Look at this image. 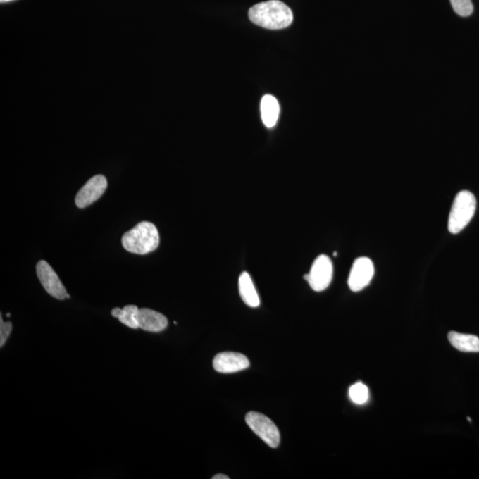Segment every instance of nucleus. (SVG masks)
I'll return each mask as SVG.
<instances>
[{"label": "nucleus", "instance_id": "0eeeda50", "mask_svg": "<svg viewBox=\"0 0 479 479\" xmlns=\"http://www.w3.org/2000/svg\"><path fill=\"white\" fill-rule=\"evenodd\" d=\"M375 275L374 263L371 259L362 256L355 260L349 275L348 285L352 292H358L371 283Z\"/></svg>", "mask_w": 479, "mask_h": 479}, {"label": "nucleus", "instance_id": "9b49d317", "mask_svg": "<svg viewBox=\"0 0 479 479\" xmlns=\"http://www.w3.org/2000/svg\"><path fill=\"white\" fill-rule=\"evenodd\" d=\"M239 292L242 301L248 306L253 308L259 306V294L247 272L242 273L239 277Z\"/></svg>", "mask_w": 479, "mask_h": 479}, {"label": "nucleus", "instance_id": "f03ea898", "mask_svg": "<svg viewBox=\"0 0 479 479\" xmlns=\"http://www.w3.org/2000/svg\"><path fill=\"white\" fill-rule=\"evenodd\" d=\"M159 244L158 230L155 225L147 221L140 222L122 238V244L126 251L139 255L156 251Z\"/></svg>", "mask_w": 479, "mask_h": 479}, {"label": "nucleus", "instance_id": "f257e3e1", "mask_svg": "<svg viewBox=\"0 0 479 479\" xmlns=\"http://www.w3.org/2000/svg\"><path fill=\"white\" fill-rule=\"evenodd\" d=\"M249 18L256 25L268 30H282L293 22V13L289 6L279 0L259 3L249 11Z\"/></svg>", "mask_w": 479, "mask_h": 479}, {"label": "nucleus", "instance_id": "6ab92c4d", "mask_svg": "<svg viewBox=\"0 0 479 479\" xmlns=\"http://www.w3.org/2000/svg\"><path fill=\"white\" fill-rule=\"evenodd\" d=\"M9 1H13V0H0V2H1V3H6V2H9Z\"/></svg>", "mask_w": 479, "mask_h": 479}, {"label": "nucleus", "instance_id": "39448f33", "mask_svg": "<svg viewBox=\"0 0 479 479\" xmlns=\"http://www.w3.org/2000/svg\"><path fill=\"white\" fill-rule=\"evenodd\" d=\"M333 278V263L326 255H321L314 260L308 275L304 276L314 292H320L326 290Z\"/></svg>", "mask_w": 479, "mask_h": 479}, {"label": "nucleus", "instance_id": "1a4fd4ad", "mask_svg": "<svg viewBox=\"0 0 479 479\" xmlns=\"http://www.w3.org/2000/svg\"><path fill=\"white\" fill-rule=\"evenodd\" d=\"M249 367V361L245 355L239 352H225L215 356L213 368L223 374H231Z\"/></svg>", "mask_w": 479, "mask_h": 479}, {"label": "nucleus", "instance_id": "423d86ee", "mask_svg": "<svg viewBox=\"0 0 479 479\" xmlns=\"http://www.w3.org/2000/svg\"><path fill=\"white\" fill-rule=\"evenodd\" d=\"M37 275L46 292L54 299H70L66 289L49 263L41 260L37 265Z\"/></svg>", "mask_w": 479, "mask_h": 479}, {"label": "nucleus", "instance_id": "2eb2a0df", "mask_svg": "<svg viewBox=\"0 0 479 479\" xmlns=\"http://www.w3.org/2000/svg\"><path fill=\"white\" fill-rule=\"evenodd\" d=\"M349 396H350L352 402L362 405L368 402L369 392L367 386L362 382H357L351 386L349 390Z\"/></svg>", "mask_w": 479, "mask_h": 479}, {"label": "nucleus", "instance_id": "ddd939ff", "mask_svg": "<svg viewBox=\"0 0 479 479\" xmlns=\"http://www.w3.org/2000/svg\"><path fill=\"white\" fill-rule=\"evenodd\" d=\"M452 347L463 352H479V338L473 335L458 333L451 331L448 334Z\"/></svg>", "mask_w": 479, "mask_h": 479}, {"label": "nucleus", "instance_id": "f8f14e48", "mask_svg": "<svg viewBox=\"0 0 479 479\" xmlns=\"http://www.w3.org/2000/svg\"><path fill=\"white\" fill-rule=\"evenodd\" d=\"M261 116L263 125L268 128H272L276 125L280 114V105L278 101L273 95L263 96L261 105Z\"/></svg>", "mask_w": 479, "mask_h": 479}, {"label": "nucleus", "instance_id": "f3484780", "mask_svg": "<svg viewBox=\"0 0 479 479\" xmlns=\"http://www.w3.org/2000/svg\"><path fill=\"white\" fill-rule=\"evenodd\" d=\"M12 328V323H9V321L5 323L1 316L0 318V347H4L10 334H11Z\"/></svg>", "mask_w": 479, "mask_h": 479}, {"label": "nucleus", "instance_id": "6e6552de", "mask_svg": "<svg viewBox=\"0 0 479 479\" xmlns=\"http://www.w3.org/2000/svg\"><path fill=\"white\" fill-rule=\"evenodd\" d=\"M108 181L104 175H96L89 180L76 197L78 208H85L100 199L107 189Z\"/></svg>", "mask_w": 479, "mask_h": 479}, {"label": "nucleus", "instance_id": "7ed1b4c3", "mask_svg": "<svg viewBox=\"0 0 479 479\" xmlns=\"http://www.w3.org/2000/svg\"><path fill=\"white\" fill-rule=\"evenodd\" d=\"M477 209V200L470 191H461L455 197L448 218V230L458 234L470 223Z\"/></svg>", "mask_w": 479, "mask_h": 479}, {"label": "nucleus", "instance_id": "20e7f679", "mask_svg": "<svg viewBox=\"0 0 479 479\" xmlns=\"http://www.w3.org/2000/svg\"><path fill=\"white\" fill-rule=\"evenodd\" d=\"M246 423L253 433L270 447H278L280 435L278 428L268 416L258 412H249L245 417Z\"/></svg>", "mask_w": 479, "mask_h": 479}, {"label": "nucleus", "instance_id": "dca6fc26", "mask_svg": "<svg viewBox=\"0 0 479 479\" xmlns=\"http://www.w3.org/2000/svg\"><path fill=\"white\" fill-rule=\"evenodd\" d=\"M452 8L458 15L468 17L473 13L471 0H450Z\"/></svg>", "mask_w": 479, "mask_h": 479}, {"label": "nucleus", "instance_id": "9d476101", "mask_svg": "<svg viewBox=\"0 0 479 479\" xmlns=\"http://www.w3.org/2000/svg\"><path fill=\"white\" fill-rule=\"evenodd\" d=\"M137 321L139 328L149 332H161L168 326L167 318L163 314L148 308L139 309Z\"/></svg>", "mask_w": 479, "mask_h": 479}, {"label": "nucleus", "instance_id": "a211bd4d", "mask_svg": "<svg viewBox=\"0 0 479 479\" xmlns=\"http://www.w3.org/2000/svg\"><path fill=\"white\" fill-rule=\"evenodd\" d=\"M212 479H229V478L224 474H218L212 477Z\"/></svg>", "mask_w": 479, "mask_h": 479}, {"label": "nucleus", "instance_id": "4468645a", "mask_svg": "<svg viewBox=\"0 0 479 479\" xmlns=\"http://www.w3.org/2000/svg\"><path fill=\"white\" fill-rule=\"evenodd\" d=\"M139 308L136 306H126L123 309L120 308H114L112 310L111 314L113 317L118 319L125 326L133 328H139L138 321H137V313H138Z\"/></svg>", "mask_w": 479, "mask_h": 479}]
</instances>
